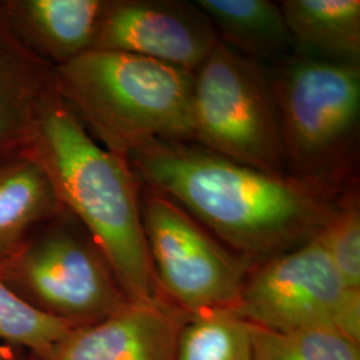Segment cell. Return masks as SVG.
<instances>
[{
    "label": "cell",
    "instance_id": "obj_1",
    "mask_svg": "<svg viewBox=\"0 0 360 360\" xmlns=\"http://www.w3.org/2000/svg\"><path fill=\"white\" fill-rule=\"evenodd\" d=\"M127 160L142 186L172 199L252 267L314 238L340 195L193 142L147 143Z\"/></svg>",
    "mask_w": 360,
    "mask_h": 360
},
{
    "label": "cell",
    "instance_id": "obj_20",
    "mask_svg": "<svg viewBox=\"0 0 360 360\" xmlns=\"http://www.w3.org/2000/svg\"><path fill=\"white\" fill-rule=\"evenodd\" d=\"M0 360H23L20 359L15 352L13 347L0 346Z\"/></svg>",
    "mask_w": 360,
    "mask_h": 360
},
{
    "label": "cell",
    "instance_id": "obj_16",
    "mask_svg": "<svg viewBox=\"0 0 360 360\" xmlns=\"http://www.w3.org/2000/svg\"><path fill=\"white\" fill-rule=\"evenodd\" d=\"M174 360H254L250 324L232 311L190 316Z\"/></svg>",
    "mask_w": 360,
    "mask_h": 360
},
{
    "label": "cell",
    "instance_id": "obj_19",
    "mask_svg": "<svg viewBox=\"0 0 360 360\" xmlns=\"http://www.w3.org/2000/svg\"><path fill=\"white\" fill-rule=\"evenodd\" d=\"M322 245L343 281L360 290L359 184L352 183L339 195L334 212L314 236Z\"/></svg>",
    "mask_w": 360,
    "mask_h": 360
},
{
    "label": "cell",
    "instance_id": "obj_6",
    "mask_svg": "<svg viewBox=\"0 0 360 360\" xmlns=\"http://www.w3.org/2000/svg\"><path fill=\"white\" fill-rule=\"evenodd\" d=\"M191 134L215 154L287 174L270 71L221 41L193 74Z\"/></svg>",
    "mask_w": 360,
    "mask_h": 360
},
{
    "label": "cell",
    "instance_id": "obj_9",
    "mask_svg": "<svg viewBox=\"0 0 360 360\" xmlns=\"http://www.w3.org/2000/svg\"><path fill=\"white\" fill-rule=\"evenodd\" d=\"M219 41L195 3L110 0L94 50L141 55L195 74Z\"/></svg>",
    "mask_w": 360,
    "mask_h": 360
},
{
    "label": "cell",
    "instance_id": "obj_17",
    "mask_svg": "<svg viewBox=\"0 0 360 360\" xmlns=\"http://www.w3.org/2000/svg\"><path fill=\"white\" fill-rule=\"evenodd\" d=\"M248 324L254 360H360V342L339 331H272Z\"/></svg>",
    "mask_w": 360,
    "mask_h": 360
},
{
    "label": "cell",
    "instance_id": "obj_8",
    "mask_svg": "<svg viewBox=\"0 0 360 360\" xmlns=\"http://www.w3.org/2000/svg\"><path fill=\"white\" fill-rule=\"evenodd\" d=\"M233 312L272 331L324 328L360 342V290L343 281L315 238L255 264Z\"/></svg>",
    "mask_w": 360,
    "mask_h": 360
},
{
    "label": "cell",
    "instance_id": "obj_5",
    "mask_svg": "<svg viewBox=\"0 0 360 360\" xmlns=\"http://www.w3.org/2000/svg\"><path fill=\"white\" fill-rule=\"evenodd\" d=\"M0 278L35 309L77 327L129 302L89 232L65 210L0 262Z\"/></svg>",
    "mask_w": 360,
    "mask_h": 360
},
{
    "label": "cell",
    "instance_id": "obj_4",
    "mask_svg": "<svg viewBox=\"0 0 360 360\" xmlns=\"http://www.w3.org/2000/svg\"><path fill=\"white\" fill-rule=\"evenodd\" d=\"M269 71L287 174L343 193L358 181L359 63L291 52Z\"/></svg>",
    "mask_w": 360,
    "mask_h": 360
},
{
    "label": "cell",
    "instance_id": "obj_14",
    "mask_svg": "<svg viewBox=\"0 0 360 360\" xmlns=\"http://www.w3.org/2000/svg\"><path fill=\"white\" fill-rule=\"evenodd\" d=\"M223 44L257 62L278 60L295 44L279 3L269 0H198Z\"/></svg>",
    "mask_w": 360,
    "mask_h": 360
},
{
    "label": "cell",
    "instance_id": "obj_13",
    "mask_svg": "<svg viewBox=\"0 0 360 360\" xmlns=\"http://www.w3.org/2000/svg\"><path fill=\"white\" fill-rule=\"evenodd\" d=\"M63 210L47 172L32 156L0 160V262Z\"/></svg>",
    "mask_w": 360,
    "mask_h": 360
},
{
    "label": "cell",
    "instance_id": "obj_7",
    "mask_svg": "<svg viewBox=\"0 0 360 360\" xmlns=\"http://www.w3.org/2000/svg\"><path fill=\"white\" fill-rule=\"evenodd\" d=\"M141 214L163 297L188 316L233 312L252 266L172 199L142 184Z\"/></svg>",
    "mask_w": 360,
    "mask_h": 360
},
{
    "label": "cell",
    "instance_id": "obj_10",
    "mask_svg": "<svg viewBox=\"0 0 360 360\" xmlns=\"http://www.w3.org/2000/svg\"><path fill=\"white\" fill-rule=\"evenodd\" d=\"M188 318L166 299L129 302L99 322L72 328L35 360H174Z\"/></svg>",
    "mask_w": 360,
    "mask_h": 360
},
{
    "label": "cell",
    "instance_id": "obj_3",
    "mask_svg": "<svg viewBox=\"0 0 360 360\" xmlns=\"http://www.w3.org/2000/svg\"><path fill=\"white\" fill-rule=\"evenodd\" d=\"M55 90L91 136L127 159L155 141L193 142V74L141 55L91 50L53 68Z\"/></svg>",
    "mask_w": 360,
    "mask_h": 360
},
{
    "label": "cell",
    "instance_id": "obj_18",
    "mask_svg": "<svg viewBox=\"0 0 360 360\" xmlns=\"http://www.w3.org/2000/svg\"><path fill=\"white\" fill-rule=\"evenodd\" d=\"M75 327L35 309L0 278V346L26 348L37 359Z\"/></svg>",
    "mask_w": 360,
    "mask_h": 360
},
{
    "label": "cell",
    "instance_id": "obj_2",
    "mask_svg": "<svg viewBox=\"0 0 360 360\" xmlns=\"http://www.w3.org/2000/svg\"><path fill=\"white\" fill-rule=\"evenodd\" d=\"M26 154L44 168L62 206L89 232L129 302L165 299L143 230L141 181L129 160L96 142L59 95Z\"/></svg>",
    "mask_w": 360,
    "mask_h": 360
},
{
    "label": "cell",
    "instance_id": "obj_12",
    "mask_svg": "<svg viewBox=\"0 0 360 360\" xmlns=\"http://www.w3.org/2000/svg\"><path fill=\"white\" fill-rule=\"evenodd\" d=\"M110 0H0L15 34L53 68L95 47Z\"/></svg>",
    "mask_w": 360,
    "mask_h": 360
},
{
    "label": "cell",
    "instance_id": "obj_15",
    "mask_svg": "<svg viewBox=\"0 0 360 360\" xmlns=\"http://www.w3.org/2000/svg\"><path fill=\"white\" fill-rule=\"evenodd\" d=\"M279 6L303 52L359 63V0H283Z\"/></svg>",
    "mask_w": 360,
    "mask_h": 360
},
{
    "label": "cell",
    "instance_id": "obj_11",
    "mask_svg": "<svg viewBox=\"0 0 360 360\" xmlns=\"http://www.w3.org/2000/svg\"><path fill=\"white\" fill-rule=\"evenodd\" d=\"M56 95L53 67L27 47L0 11V160L26 154Z\"/></svg>",
    "mask_w": 360,
    "mask_h": 360
}]
</instances>
